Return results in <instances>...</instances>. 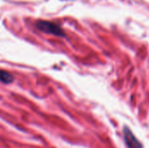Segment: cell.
Here are the masks:
<instances>
[{"mask_svg": "<svg viewBox=\"0 0 149 148\" xmlns=\"http://www.w3.org/2000/svg\"><path fill=\"white\" fill-rule=\"evenodd\" d=\"M36 27L42 32L52 34L57 37H65V33L63 29L55 23L45 20H38L36 22Z\"/></svg>", "mask_w": 149, "mask_h": 148, "instance_id": "cell-1", "label": "cell"}, {"mask_svg": "<svg viewBox=\"0 0 149 148\" xmlns=\"http://www.w3.org/2000/svg\"><path fill=\"white\" fill-rule=\"evenodd\" d=\"M123 137H124V140H125V142H126L128 148H143L141 143L134 135V133H132V131L129 128L124 127Z\"/></svg>", "mask_w": 149, "mask_h": 148, "instance_id": "cell-2", "label": "cell"}, {"mask_svg": "<svg viewBox=\"0 0 149 148\" xmlns=\"http://www.w3.org/2000/svg\"><path fill=\"white\" fill-rule=\"evenodd\" d=\"M0 81L3 84H10L13 81V76L3 70H0Z\"/></svg>", "mask_w": 149, "mask_h": 148, "instance_id": "cell-3", "label": "cell"}]
</instances>
